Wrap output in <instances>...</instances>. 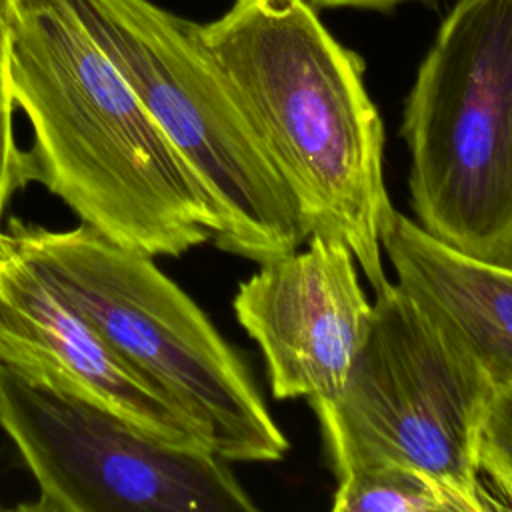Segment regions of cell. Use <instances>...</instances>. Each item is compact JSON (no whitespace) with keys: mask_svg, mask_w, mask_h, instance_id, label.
<instances>
[{"mask_svg":"<svg viewBox=\"0 0 512 512\" xmlns=\"http://www.w3.org/2000/svg\"><path fill=\"white\" fill-rule=\"evenodd\" d=\"M0 428L38 484L32 512H252L228 462L0 364Z\"/></svg>","mask_w":512,"mask_h":512,"instance_id":"7","label":"cell"},{"mask_svg":"<svg viewBox=\"0 0 512 512\" xmlns=\"http://www.w3.org/2000/svg\"><path fill=\"white\" fill-rule=\"evenodd\" d=\"M14 0H0V220L12 196L34 180L30 152L22 150L14 130V92L10 78V26Z\"/></svg>","mask_w":512,"mask_h":512,"instance_id":"12","label":"cell"},{"mask_svg":"<svg viewBox=\"0 0 512 512\" xmlns=\"http://www.w3.org/2000/svg\"><path fill=\"white\" fill-rule=\"evenodd\" d=\"M10 78L34 180L82 224L152 258L212 240L194 176L66 0H14Z\"/></svg>","mask_w":512,"mask_h":512,"instance_id":"1","label":"cell"},{"mask_svg":"<svg viewBox=\"0 0 512 512\" xmlns=\"http://www.w3.org/2000/svg\"><path fill=\"white\" fill-rule=\"evenodd\" d=\"M314 8H362V10H390L404 2H420L434 6L438 0H306Z\"/></svg>","mask_w":512,"mask_h":512,"instance_id":"14","label":"cell"},{"mask_svg":"<svg viewBox=\"0 0 512 512\" xmlns=\"http://www.w3.org/2000/svg\"><path fill=\"white\" fill-rule=\"evenodd\" d=\"M200 26L306 236L342 238L366 282L384 286L380 230L394 206L360 56L306 0H236Z\"/></svg>","mask_w":512,"mask_h":512,"instance_id":"2","label":"cell"},{"mask_svg":"<svg viewBox=\"0 0 512 512\" xmlns=\"http://www.w3.org/2000/svg\"><path fill=\"white\" fill-rule=\"evenodd\" d=\"M0 238L152 380L226 462H278L288 440L242 358L152 260L88 224L48 230L10 218Z\"/></svg>","mask_w":512,"mask_h":512,"instance_id":"3","label":"cell"},{"mask_svg":"<svg viewBox=\"0 0 512 512\" xmlns=\"http://www.w3.org/2000/svg\"><path fill=\"white\" fill-rule=\"evenodd\" d=\"M0 364L94 404L152 438L212 450L204 432L2 238Z\"/></svg>","mask_w":512,"mask_h":512,"instance_id":"9","label":"cell"},{"mask_svg":"<svg viewBox=\"0 0 512 512\" xmlns=\"http://www.w3.org/2000/svg\"><path fill=\"white\" fill-rule=\"evenodd\" d=\"M186 164L214 216V246L264 262L306 232L202 26L152 0H66Z\"/></svg>","mask_w":512,"mask_h":512,"instance_id":"4","label":"cell"},{"mask_svg":"<svg viewBox=\"0 0 512 512\" xmlns=\"http://www.w3.org/2000/svg\"><path fill=\"white\" fill-rule=\"evenodd\" d=\"M336 478V512H476L456 490L400 464H362Z\"/></svg>","mask_w":512,"mask_h":512,"instance_id":"11","label":"cell"},{"mask_svg":"<svg viewBox=\"0 0 512 512\" xmlns=\"http://www.w3.org/2000/svg\"><path fill=\"white\" fill-rule=\"evenodd\" d=\"M400 134L418 226L512 266V0H458L406 98Z\"/></svg>","mask_w":512,"mask_h":512,"instance_id":"5","label":"cell"},{"mask_svg":"<svg viewBox=\"0 0 512 512\" xmlns=\"http://www.w3.org/2000/svg\"><path fill=\"white\" fill-rule=\"evenodd\" d=\"M380 244L394 284L496 390L512 386V266L464 254L394 208Z\"/></svg>","mask_w":512,"mask_h":512,"instance_id":"10","label":"cell"},{"mask_svg":"<svg viewBox=\"0 0 512 512\" xmlns=\"http://www.w3.org/2000/svg\"><path fill=\"white\" fill-rule=\"evenodd\" d=\"M304 242V250L260 262L232 302L266 360L278 400L334 396L372 320V302L348 244L328 232H312Z\"/></svg>","mask_w":512,"mask_h":512,"instance_id":"8","label":"cell"},{"mask_svg":"<svg viewBox=\"0 0 512 512\" xmlns=\"http://www.w3.org/2000/svg\"><path fill=\"white\" fill-rule=\"evenodd\" d=\"M480 474L488 478L502 508L512 510V386L498 388L480 434Z\"/></svg>","mask_w":512,"mask_h":512,"instance_id":"13","label":"cell"},{"mask_svg":"<svg viewBox=\"0 0 512 512\" xmlns=\"http://www.w3.org/2000/svg\"><path fill=\"white\" fill-rule=\"evenodd\" d=\"M494 386L394 284L376 290L360 354L330 398L308 400L332 470L388 462L502 510L482 486L480 434Z\"/></svg>","mask_w":512,"mask_h":512,"instance_id":"6","label":"cell"}]
</instances>
